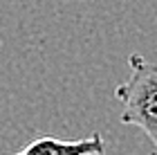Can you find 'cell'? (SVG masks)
<instances>
[{"label":"cell","mask_w":157,"mask_h":155,"mask_svg":"<svg viewBox=\"0 0 157 155\" xmlns=\"http://www.w3.org/2000/svg\"><path fill=\"white\" fill-rule=\"evenodd\" d=\"M103 153H105V139L101 133H94V135L83 139L38 137L11 155H103Z\"/></svg>","instance_id":"cell-2"},{"label":"cell","mask_w":157,"mask_h":155,"mask_svg":"<svg viewBox=\"0 0 157 155\" xmlns=\"http://www.w3.org/2000/svg\"><path fill=\"white\" fill-rule=\"evenodd\" d=\"M130 74L119 83L115 97L121 103V124L137 126L151 139L157 155V63L146 61L141 54L128 56Z\"/></svg>","instance_id":"cell-1"}]
</instances>
